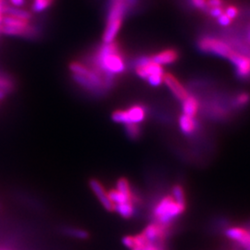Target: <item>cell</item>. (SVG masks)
<instances>
[{"label": "cell", "mask_w": 250, "mask_h": 250, "mask_svg": "<svg viewBox=\"0 0 250 250\" xmlns=\"http://www.w3.org/2000/svg\"><path fill=\"white\" fill-rule=\"evenodd\" d=\"M95 66L93 69L108 82L114 75L125 71L124 57L121 55L119 45L115 42L104 44L95 58Z\"/></svg>", "instance_id": "1"}, {"label": "cell", "mask_w": 250, "mask_h": 250, "mask_svg": "<svg viewBox=\"0 0 250 250\" xmlns=\"http://www.w3.org/2000/svg\"><path fill=\"white\" fill-rule=\"evenodd\" d=\"M187 210V207L180 205L171 195L161 197L152 209V222L172 226V223Z\"/></svg>", "instance_id": "2"}, {"label": "cell", "mask_w": 250, "mask_h": 250, "mask_svg": "<svg viewBox=\"0 0 250 250\" xmlns=\"http://www.w3.org/2000/svg\"><path fill=\"white\" fill-rule=\"evenodd\" d=\"M70 70L73 73V78L83 87L92 91L105 89L110 83L95 70L83 63L75 62L71 63Z\"/></svg>", "instance_id": "3"}, {"label": "cell", "mask_w": 250, "mask_h": 250, "mask_svg": "<svg viewBox=\"0 0 250 250\" xmlns=\"http://www.w3.org/2000/svg\"><path fill=\"white\" fill-rule=\"evenodd\" d=\"M136 74L142 79L148 81L153 86H159L163 82L164 70L161 64L156 62L152 58H143L135 66Z\"/></svg>", "instance_id": "4"}, {"label": "cell", "mask_w": 250, "mask_h": 250, "mask_svg": "<svg viewBox=\"0 0 250 250\" xmlns=\"http://www.w3.org/2000/svg\"><path fill=\"white\" fill-rule=\"evenodd\" d=\"M197 45L200 50L203 52L214 54L222 58L229 59L234 50H232V47L228 44H226L223 40H220L218 38L210 37V36H205L202 37Z\"/></svg>", "instance_id": "5"}, {"label": "cell", "mask_w": 250, "mask_h": 250, "mask_svg": "<svg viewBox=\"0 0 250 250\" xmlns=\"http://www.w3.org/2000/svg\"><path fill=\"white\" fill-rule=\"evenodd\" d=\"M123 244L130 250H169L167 243L148 241L142 233L125 236Z\"/></svg>", "instance_id": "6"}, {"label": "cell", "mask_w": 250, "mask_h": 250, "mask_svg": "<svg viewBox=\"0 0 250 250\" xmlns=\"http://www.w3.org/2000/svg\"><path fill=\"white\" fill-rule=\"evenodd\" d=\"M230 240L237 243L245 250H250V229L241 226H232L225 231Z\"/></svg>", "instance_id": "7"}, {"label": "cell", "mask_w": 250, "mask_h": 250, "mask_svg": "<svg viewBox=\"0 0 250 250\" xmlns=\"http://www.w3.org/2000/svg\"><path fill=\"white\" fill-rule=\"evenodd\" d=\"M229 60L234 65L236 72L240 78H247L250 76V59L249 57L233 51Z\"/></svg>", "instance_id": "8"}, {"label": "cell", "mask_w": 250, "mask_h": 250, "mask_svg": "<svg viewBox=\"0 0 250 250\" xmlns=\"http://www.w3.org/2000/svg\"><path fill=\"white\" fill-rule=\"evenodd\" d=\"M89 186L92 191L94 192V194L96 195V197H98L101 205L103 206L107 211H114L113 204L109 200V197L107 196V192L104 187L102 186V184L96 179H92V180H90Z\"/></svg>", "instance_id": "9"}, {"label": "cell", "mask_w": 250, "mask_h": 250, "mask_svg": "<svg viewBox=\"0 0 250 250\" xmlns=\"http://www.w3.org/2000/svg\"><path fill=\"white\" fill-rule=\"evenodd\" d=\"M163 82H165L166 85L169 87V89L171 91V93L179 100L184 101L189 96L188 90L185 88V86L172 74L164 73Z\"/></svg>", "instance_id": "10"}, {"label": "cell", "mask_w": 250, "mask_h": 250, "mask_svg": "<svg viewBox=\"0 0 250 250\" xmlns=\"http://www.w3.org/2000/svg\"><path fill=\"white\" fill-rule=\"evenodd\" d=\"M179 59L178 51L175 49H165L161 51L160 53L156 54L155 56L152 57V60L155 61L156 62L162 65H169L175 62Z\"/></svg>", "instance_id": "11"}, {"label": "cell", "mask_w": 250, "mask_h": 250, "mask_svg": "<svg viewBox=\"0 0 250 250\" xmlns=\"http://www.w3.org/2000/svg\"><path fill=\"white\" fill-rule=\"evenodd\" d=\"M128 114V120L129 124H140L146 119V110L143 106L140 105H134L133 107H130L129 109H126Z\"/></svg>", "instance_id": "12"}, {"label": "cell", "mask_w": 250, "mask_h": 250, "mask_svg": "<svg viewBox=\"0 0 250 250\" xmlns=\"http://www.w3.org/2000/svg\"><path fill=\"white\" fill-rule=\"evenodd\" d=\"M179 125L181 131L187 135L194 134L197 130V122L195 120V117L182 114L179 118Z\"/></svg>", "instance_id": "13"}, {"label": "cell", "mask_w": 250, "mask_h": 250, "mask_svg": "<svg viewBox=\"0 0 250 250\" xmlns=\"http://www.w3.org/2000/svg\"><path fill=\"white\" fill-rule=\"evenodd\" d=\"M114 211L125 220H129L134 217L136 212V205L133 202H127L124 204L114 206Z\"/></svg>", "instance_id": "14"}, {"label": "cell", "mask_w": 250, "mask_h": 250, "mask_svg": "<svg viewBox=\"0 0 250 250\" xmlns=\"http://www.w3.org/2000/svg\"><path fill=\"white\" fill-rule=\"evenodd\" d=\"M182 107H183V114L195 117L197 115L198 108H199V103L195 97L188 96V98L183 101Z\"/></svg>", "instance_id": "15"}, {"label": "cell", "mask_w": 250, "mask_h": 250, "mask_svg": "<svg viewBox=\"0 0 250 250\" xmlns=\"http://www.w3.org/2000/svg\"><path fill=\"white\" fill-rule=\"evenodd\" d=\"M170 195L180 205L188 207L187 194H186L185 188H183L180 184H176V185L173 186V188L171 189V194Z\"/></svg>", "instance_id": "16"}, {"label": "cell", "mask_w": 250, "mask_h": 250, "mask_svg": "<svg viewBox=\"0 0 250 250\" xmlns=\"http://www.w3.org/2000/svg\"><path fill=\"white\" fill-rule=\"evenodd\" d=\"M63 232L66 235H69V236H72V237H74L76 239H81V240L87 239L89 237L88 232H85L84 230L79 229V228L66 227L63 229Z\"/></svg>", "instance_id": "17"}, {"label": "cell", "mask_w": 250, "mask_h": 250, "mask_svg": "<svg viewBox=\"0 0 250 250\" xmlns=\"http://www.w3.org/2000/svg\"><path fill=\"white\" fill-rule=\"evenodd\" d=\"M112 120L118 123V124H122V125H129V120H128V114L127 111L124 109H119L115 110L112 113Z\"/></svg>", "instance_id": "18"}, {"label": "cell", "mask_w": 250, "mask_h": 250, "mask_svg": "<svg viewBox=\"0 0 250 250\" xmlns=\"http://www.w3.org/2000/svg\"><path fill=\"white\" fill-rule=\"evenodd\" d=\"M127 134L132 139H137L141 135V129L136 124H129L126 125Z\"/></svg>", "instance_id": "19"}, {"label": "cell", "mask_w": 250, "mask_h": 250, "mask_svg": "<svg viewBox=\"0 0 250 250\" xmlns=\"http://www.w3.org/2000/svg\"><path fill=\"white\" fill-rule=\"evenodd\" d=\"M53 3V0H35L33 9L36 12L44 11L47 8H49Z\"/></svg>", "instance_id": "20"}, {"label": "cell", "mask_w": 250, "mask_h": 250, "mask_svg": "<svg viewBox=\"0 0 250 250\" xmlns=\"http://www.w3.org/2000/svg\"><path fill=\"white\" fill-rule=\"evenodd\" d=\"M13 88H14L13 83L9 80V78H7L3 75H0V91L7 94Z\"/></svg>", "instance_id": "21"}, {"label": "cell", "mask_w": 250, "mask_h": 250, "mask_svg": "<svg viewBox=\"0 0 250 250\" xmlns=\"http://www.w3.org/2000/svg\"><path fill=\"white\" fill-rule=\"evenodd\" d=\"M250 101V95L249 93H241L239 94V96L236 98V104L240 107H244L247 104H249Z\"/></svg>", "instance_id": "22"}, {"label": "cell", "mask_w": 250, "mask_h": 250, "mask_svg": "<svg viewBox=\"0 0 250 250\" xmlns=\"http://www.w3.org/2000/svg\"><path fill=\"white\" fill-rule=\"evenodd\" d=\"M224 14L227 15L231 20H232L238 15V9H237V8L233 7V6H230V7H228L227 9H225Z\"/></svg>", "instance_id": "23"}, {"label": "cell", "mask_w": 250, "mask_h": 250, "mask_svg": "<svg viewBox=\"0 0 250 250\" xmlns=\"http://www.w3.org/2000/svg\"><path fill=\"white\" fill-rule=\"evenodd\" d=\"M209 14L214 17V18H219L222 14H224V9L222 7H216V8H209L208 10Z\"/></svg>", "instance_id": "24"}, {"label": "cell", "mask_w": 250, "mask_h": 250, "mask_svg": "<svg viewBox=\"0 0 250 250\" xmlns=\"http://www.w3.org/2000/svg\"><path fill=\"white\" fill-rule=\"evenodd\" d=\"M231 21H232V20L229 18L227 15H225V14H222L219 18H218V22L222 25V26H229L230 24H231Z\"/></svg>", "instance_id": "25"}, {"label": "cell", "mask_w": 250, "mask_h": 250, "mask_svg": "<svg viewBox=\"0 0 250 250\" xmlns=\"http://www.w3.org/2000/svg\"><path fill=\"white\" fill-rule=\"evenodd\" d=\"M223 0H207V7L208 8H216L222 7Z\"/></svg>", "instance_id": "26"}, {"label": "cell", "mask_w": 250, "mask_h": 250, "mask_svg": "<svg viewBox=\"0 0 250 250\" xmlns=\"http://www.w3.org/2000/svg\"><path fill=\"white\" fill-rule=\"evenodd\" d=\"M193 5L197 9H205L207 8V0H191Z\"/></svg>", "instance_id": "27"}, {"label": "cell", "mask_w": 250, "mask_h": 250, "mask_svg": "<svg viewBox=\"0 0 250 250\" xmlns=\"http://www.w3.org/2000/svg\"><path fill=\"white\" fill-rule=\"evenodd\" d=\"M6 6L5 0H0V29L3 23V17H4V8ZM1 34V33H0Z\"/></svg>", "instance_id": "28"}, {"label": "cell", "mask_w": 250, "mask_h": 250, "mask_svg": "<svg viewBox=\"0 0 250 250\" xmlns=\"http://www.w3.org/2000/svg\"><path fill=\"white\" fill-rule=\"evenodd\" d=\"M10 1V3L13 5V6H15L16 8L17 7H21L24 3H25V0H9Z\"/></svg>", "instance_id": "29"}, {"label": "cell", "mask_w": 250, "mask_h": 250, "mask_svg": "<svg viewBox=\"0 0 250 250\" xmlns=\"http://www.w3.org/2000/svg\"></svg>", "instance_id": "30"}]
</instances>
